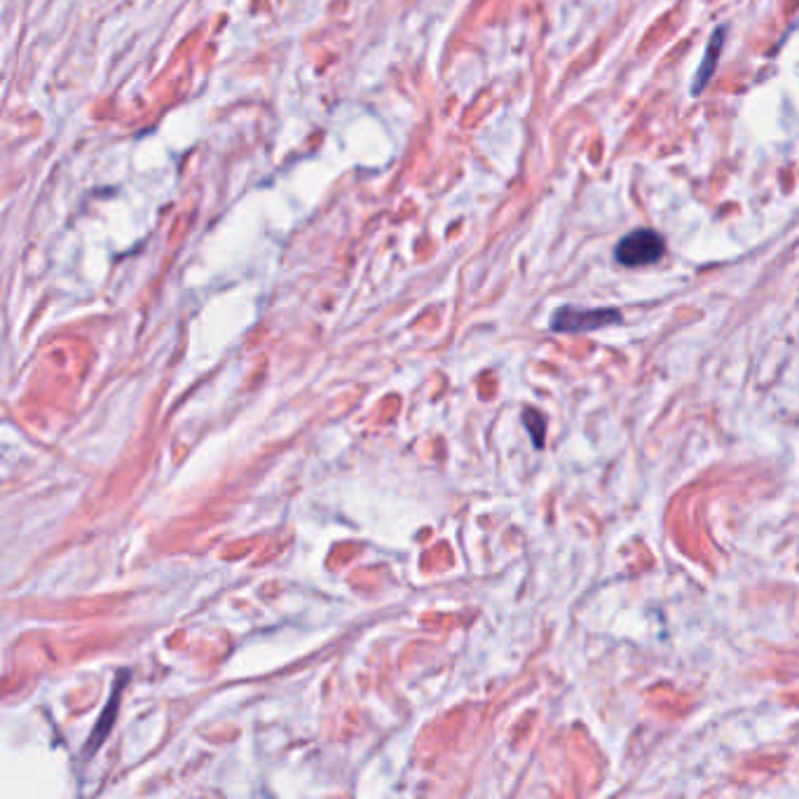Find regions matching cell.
Returning <instances> with one entry per match:
<instances>
[{
	"label": "cell",
	"mask_w": 799,
	"mask_h": 799,
	"mask_svg": "<svg viewBox=\"0 0 799 799\" xmlns=\"http://www.w3.org/2000/svg\"><path fill=\"white\" fill-rule=\"evenodd\" d=\"M127 680H129V671H120L118 678H115L113 692H111V696H108L106 708L101 710L97 725H94L92 734L87 736V741H85V750H83L85 757H90L92 753H97V750L101 748V743H104L108 739V734L113 732V722H115V717H118L120 696H122V689H125Z\"/></svg>",
	"instance_id": "obj_3"
},
{
	"label": "cell",
	"mask_w": 799,
	"mask_h": 799,
	"mask_svg": "<svg viewBox=\"0 0 799 799\" xmlns=\"http://www.w3.org/2000/svg\"><path fill=\"white\" fill-rule=\"evenodd\" d=\"M619 322H621V312L614 310V307H593V310H586V307L563 305L553 312L551 331L584 333V331L605 329V326H612Z\"/></svg>",
	"instance_id": "obj_2"
},
{
	"label": "cell",
	"mask_w": 799,
	"mask_h": 799,
	"mask_svg": "<svg viewBox=\"0 0 799 799\" xmlns=\"http://www.w3.org/2000/svg\"><path fill=\"white\" fill-rule=\"evenodd\" d=\"M725 36H727V26H720V29H715L713 36H710L706 54H703L699 71H696V75H694V85H692L694 97L696 94H701L703 87H706L710 83V78H713V73L717 68V59H720L722 47H725Z\"/></svg>",
	"instance_id": "obj_4"
},
{
	"label": "cell",
	"mask_w": 799,
	"mask_h": 799,
	"mask_svg": "<svg viewBox=\"0 0 799 799\" xmlns=\"http://www.w3.org/2000/svg\"><path fill=\"white\" fill-rule=\"evenodd\" d=\"M664 251L666 242L657 230L638 228L619 239L617 249H614V258L624 268H643V265L657 263L664 256Z\"/></svg>",
	"instance_id": "obj_1"
},
{
	"label": "cell",
	"mask_w": 799,
	"mask_h": 799,
	"mask_svg": "<svg viewBox=\"0 0 799 799\" xmlns=\"http://www.w3.org/2000/svg\"><path fill=\"white\" fill-rule=\"evenodd\" d=\"M523 425L525 429L530 432V439H532V446L535 448H542L544 446V434H546V420L544 415L535 411V408H528V411L523 413Z\"/></svg>",
	"instance_id": "obj_5"
}]
</instances>
